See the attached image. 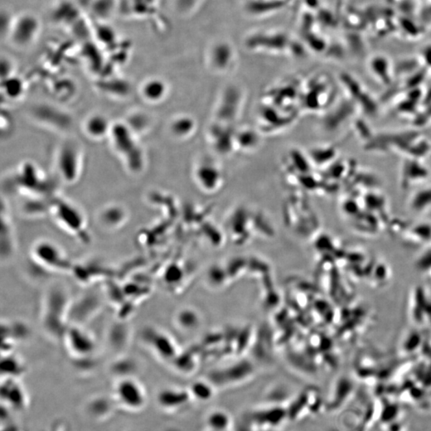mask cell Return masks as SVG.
Listing matches in <instances>:
<instances>
[{"instance_id": "1", "label": "cell", "mask_w": 431, "mask_h": 431, "mask_svg": "<svg viewBox=\"0 0 431 431\" xmlns=\"http://www.w3.org/2000/svg\"><path fill=\"white\" fill-rule=\"evenodd\" d=\"M113 399L119 408L130 412H138L147 404V393L141 382L134 377H122L114 384Z\"/></svg>"}, {"instance_id": "2", "label": "cell", "mask_w": 431, "mask_h": 431, "mask_svg": "<svg viewBox=\"0 0 431 431\" xmlns=\"http://www.w3.org/2000/svg\"><path fill=\"white\" fill-rule=\"evenodd\" d=\"M34 260L45 269L52 272H71L74 268L65 251L59 245L50 241H40L33 246Z\"/></svg>"}, {"instance_id": "3", "label": "cell", "mask_w": 431, "mask_h": 431, "mask_svg": "<svg viewBox=\"0 0 431 431\" xmlns=\"http://www.w3.org/2000/svg\"><path fill=\"white\" fill-rule=\"evenodd\" d=\"M288 421L287 408L277 404L256 409L245 417L246 425L251 431L275 430L282 428Z\"/></svg>"}, {"instance_id": "4", "label": "cell", "mask_w": 431, "mask_h": 431, "mask_svg": "<svg viewBox=\"0 0 431 431\" xmlns=\"http://www.w3.org/2000/svg\"><path fill=\"white\" fill-rule=\"evenodd\" d=\"M64 340L67 349L76 359H86L96 351V342L91 334L84 328L74 325L67 328Z\"/></svg>"}, {"instance_id": "5", "label": "cell", "mask_w": 431, "mask_h": 431, "mask_svg": "<svg viewBox=\"0 0 431 431\" xmlns=\"http://www.w3.org/2000/svg\"><path fill=\"white\" fill-rule=\"evenodd\" d=\"M2 403L14 410H22L28 403L25 389L17 379L3 378L1 381Z\"/></svg>"}, {"instance_id": "6", "label": "cell", "mask_w": 431, "mask_h": 431, "mask_svg": "<svg viewBox=\"0 0 431 431\" xmlns=\"http://www.w3.org/2000/svg\"><path fill=\"white\" fill-rule=\"evenodd\" d=\"M156 399L160 408L172 413L185 408L190 404L192 396L182 390L167 389L158 392Z\"/></svg>"}, {"instance_id": "7", "label": "cell", "mask_w": 431, "mask_h": 431, "mask_svg": "<svg viewBox=\"0 0 431 431\" xmlns=\"http://www.w3.org/2000/svg\"><path fill=\"white\" fill-rule=\"evenodd\" d=\"M26 365L19 356L13 352L2 354L1 377L10 379H21L25 374Z\"/></svg>"}, {"instance_id": "8", "label": "cell", "mask_w": 431, "mask_h": 431, "mask_svg": "<svg viewBox=\"0 0 431 431\" xmlns=\"http://www.w3.org/2000/svg\"><path fill=\"white\" fill-rule=\"evenodd\" d=\"M207 430L212 431H230L232 428L231 416L223 410H214L206 419Z\"/></svg>"}, {"instance_id": "9", "label": "cell", "mask_w": 431, "mask_h": 431, "mask_svg": "<svg viewBox=\"0 0 431 431\" xmlns=\"http://www.w3.org/2000/svg\"><path fill=\"white\" fill-rule=\"evenodd\" d=\"M86 130L92 137L99 138L108 133L109 123L105 118L95 115L87 121Z\"/></svg>"}, {"instance_id": "10", "label": "cell", "mask_w": 431, "mask_h": 431, "mask_svg": "<svg viewBox=\"0 0 431 431\" xmlns=\"http://www.w3.org/2000/svg\"><path fill=\"white\" fill-rule=\"evenodd\" d=\"M370 69L380 80L386 84L390 81L391 66L384 57H374V59L370 62Z\"/></svg>"}, {"instance_id": "11", "label": "cell", "mask_w": 431, "mask_h": 431, "mask_svg": "<svg viewBox=\"0 0 431 431\" xmlns=\"http://www.w3.org/2000/svg\"><path fill=\"white\" fill-rule=\"evenodd\" d=\"M163 86L157 82H150L143 87V95L145 99L150 101H157L161 99L163 94Z\"/></svg>"}, {"instance_id": "12", "label": "cell", "mask_w": 431, "mask_h": 431, "mask_svg": "<svg viewBox=\"0 0 431 431\" xmlns=\"http://www.w3.org/2000/svg\"><path fill=\"white\" fill-rule=\"evenodd\" d=\"M192 398L198 401L206 402L212 399V391L206 386L197 384L193 387L191 391Z\"/></svg>"}, {"instance_id": "13", "label": "cell", "mask_w": 431, "mask_h": 431, "mask_svg": "<svg viewBox=\"0 0 431 431\" xmlns=\"http://www.w3.org/2000/svg\"><path fill=\"white\" fill-rule=\"evenodd\" d=\"M424 57L426 59V62H428V65L431 66V47H428L425 49Z\"/></svg>"}, {"instance_id": "14", "label": "cell", "mask_w": 431, "mask_h": 431, "mask_svg": "<svg viewBox=\"0 0 431 431\" xmlns=\"http://www.w3.org/2000/svg\"><path fill=\"white\" fill-rule=\"evenodd\" d=\"M207 431H212V430H207Z\"/></svg>"}]
</instances>
